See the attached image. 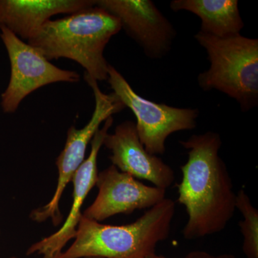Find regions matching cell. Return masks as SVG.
<instances>
[{
  "mask_svg": "<svg viewBox=\"0 0 258 258\" xmlns=\"http://www.w3.org/2000/svg\"><path fill=\"white\" fill-rule=\"evenodd\" d=\"M222 143L220 134L214 132L194 134L179 142L188 151L178 186V201L188 215L183 230L186 240L222 232L237 210V194L227 165L219 155Z\"/></svg>",
  "mask_w": 258,
  "mask_h": 258,
  "instance_id": "6da1fadb",
  "label": "cell"
},
{
  "mask_svg": "<svg viewBox=\"0 0 258 258\" xmlns=\"http://www.w3.org/2000/svg\"><path fill=\"white\" fill-rule=\"evenodd\" d=\"M119 20L93 5L64 18L50 20L28 40L48 60L61 57L77 62L97 81L108 79L103 55L112 37L121 30Z\"/></svg>",
  "mask_w": 258,
  "mask_h": 258,
  "instance_id": "7a4b0ae2",
  "label": "cell"
},
{
  "mask_svg": "<svg viewBox=\"0 0 258 258\" xmlns=\"http://www.w3.org/2000/svg\"><path fill=\"white\" fill-rule=\"evenodd\" d=\"M171 199L147 210L133 223L103 225L82 215L75 241L56 258H148L167 239L175 215Z\"/></svg>",
  "mask_w": 258,
  "mask_h": 258,
  "instance_id": "3957f363",
  "label": "cell"
},
{
  "mask_svg": "<svg viewBox=\"0 0 258 258\" xmlns=\"http://www.w3.org/2000/svg\"><path fill=\"white\" fill-rule=\"evenodd\" d=\"M195 40L205 49L210 66L199 74L204 91L216 90L235 99L242 112L258 105V39L238 35L217 37L199 31Z\"/></svg>",
  "mask_w": 258,
  "mask_h": 258,
  "instance_id": "277c9868",
  "label": "cell"
},
{
  "mask_svg": "<svg viewBox=\"0 0 258 258\" xmlns=\"http://www.w3.org/2000/svg\"><path fill=\"white\" fill-rule=\"evenodd\" d=\"M107 81L113 93L135 115L139 139L149 154L162 155L169 136L196 128L200 115L198 108H177L143 98L111 64L108 66Z\"/></svg>",
  "mask_w": 258,
  "mask_h": 258,
  "instance_id": "5b68a950",
  "label": "cell"
},
{
  "mask_svg": "<svg viewBox=\"0 0 258 258\" xmlns=\"http://www.w3.org/2000/svg\"><path fill=\"white\" fill-rule=\"evenodd\" d=\"M85 80L92 88L95 97V109L89 122L83 128L71 127L68 132L67 140L64 149L56 161L58 169V179L55 194L47 205L34 210L30 215L32 220L45 222L51 219L54 225H57L62 220L59 204L66 186L72 181L75 173L84 161L88 144L103 122L119 113L125 108L114 93L106 94L102 92L98 81L85 74Z\"/></svg>",
  "mask_w": 258,
  "mask_h": 258,
  "instance_id": "8992f818",
  "label": "cell"
},
{
  "mask_svg": "<svg viewBox=\"0 0 258 258\" xmlns=\"http://www.w3.org/2000/svg\"><path fill=\"white\" fill-rule=\"evenodd\" d=\"M0 32L11 66L9 84L1 96L5 113H15L24 98L42 86L79 81L77 73L56 67L36 48L8 29L0 26Z\"/></svg>",
  "mask_w": 258,
  "mask_h": 258,
  "instance_id": "52a82bcc",
  "label": "cell"
},
{
  "mask_svg": "<svg viewBox=\"0 0 258 258\" xmlns=\"http://www.w3.org/2000/svg\"><path fill=\"white\" fill-rule=\"evenodd\" d=\"M95 5L118 19L149 58H163L171 50L175 28L152 1L95 0Z\"/></svg>",
  "mask_w": 258,
  "mask_h": 258,
  "instance_id": "ba28073f",
  "label": "cell"
},
{
  "mask_svg": "<svg viewBox=\"0 0 258 258\" xmlns=\"http://www.w3.org/2000/svg\"><path fill=\"white\" fill-rule=\"evenodd\" d=\"M96 200L83 215L101 222L117 214L152 208L166 198V189L147 186L112 164L98 173Z\"/></svg>",
  "mask_w": 258,
  "mask_h": 258,
  "instance_id": "9c48e42d",
  "label": "cell"
},
{
  "mask_svg": "<svg viewBox=\"0 0 258 258\" xmlns=\"http://www.w3.org/2000/svg\"><path fill=\"white\" fill-rule=\"evenodd\" d=\"M103 145L111 151L113 165L136 179L147 180L164 189L175 179L170 166L146 150L134 122L127 120L117 125L113 134H106Z\"/></svg>",
  "mask_w": 258,
  "mask_h": 258,
  "instance_id": "30bf717a",
  "label": "cell"
},
{
  "mask_svg": "<svg viewBox=\"0 0 258 258\" xmlns=\"http://www.w3.org/2000/svg\"><path fill=\"white\" fill-rule=\"evenodd\" d=\"M113 123V116L104 122L91 140V150L88 159L84 160L75 173L72 181L74 189L73 205L64 225L55 233L30 246L27 254H42L43 258H56L62 252V249L71 239L75 238L78 225L82 217L81 210L83 203L91 189L96 184L98 177L97 159L98 153L108 130Z\"/></svg>",
  "mask_w": 258,
  "mask_h": 258,
  "instance_id": "8fae6325",
  "label": "cell"
},
{
  "mask_svg": "<svg viewBox=\"0 0 258 258\" xmlns=\"http://www.w3.org/2000/svg\"><path fill=\"white\" fill-rule=\"evenodd\" d=\"M95 0H0V26L28 40L52 16L71 14Z\"/></svg>",
  "mask_w": 258,
  "mask_h": 258,
  "instance_id": "7c38bea8",
  "label": "cell"
},
{
  "mask_svg": "<svg viewBox=\"0 0 258 258\" xmlns=\"http://www.w3.org/2000/svg\"><path fill=\"white\" fill-rule=\"evenodd\" d=\"M169 7L197 15L202 22L200 31L212 36H236L244 27L237 0H173Z\"/></svg>",
  "mask_w": 258,
  "mask_h": 258,
  "instance_id": "4fadbf2b",
  "label": "cell"
},
{
  "mask_svg": "<svg viewBox=\"0 0 258 258\" xmlns=\"http://www.w3.org/2000/svg\"><path fill=\"white\" fill-rule=\"evenodd\" d=\"M236 210L242 215L239 225L243 239V253L247 258H258V210L243 189L236 195Z\"/></svg>",
  "mask_w": 258,
  "mask_h": 258,
  "instance_id": "5bb4252c",
  "label": "cell"
},
{
  "mask_svg": "<svg viewBox=\"0 0 258 258\" xmlns=\"http://www.w3.org/2000/svg\"><path fill=\"white\" fill-rule=\"evenodd\" d=\"M150 258H169L164 257V256H158L156 254L150 257ZM175 258H237L233 254H212L208 252L202 250L191 251L189 253L186 254L184 257Z\"/></svg>",
  "mask_w": 258,
  "mask_h": 258,
  "instance_id": "9a60e30c",
  "label": "cell"
},
{
  "mask_svg": "<svg viewBox=\"0 0 258 258\" xmlns=\"http://www.w3.org/2000/svg\"><path fill=\"white\" fill-rule=\"evenodd\" d=\"M90 258H101V257H90Z\"/></svg>",
  "mask_w": 258,
  "mask_h": 258,
  "instance_id": "2e32d148",
  "label": "cell"
},
{
  "mask_svg": "<svg viewBox=\"0 0 258 258\" xmlns=\"http://www.w3.org/2000/svg\"><path fill=\"white\" fill-rule=\"evenodd\" d=\"M10 258H17V257H10Z\"/></svg>",
  "mask_w": 258,
  "mask_h": 258,
  "instance_id": "e0dca14e",
  "label": "cell"
},
{
  "mask_svg": "<svg viewBox=\"0 0 258 258\" xmlns=\"http://www.w3.org/2000/svg\"><path fill=\"white\" fill-rule=\"evenodd\" d=\"M148 258H150V257H148Z\"/></svg>",
  "mask_w": 258,
  "mask_h": 258,
  "instance_id": "ac0fdd59",
  "label": "cell"
}]
</instances>
